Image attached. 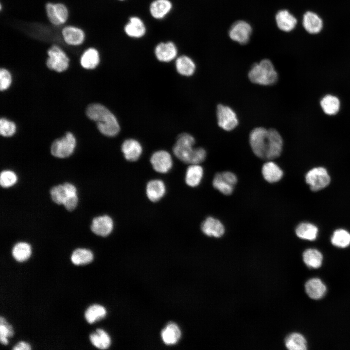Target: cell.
Wrapping results in <instances>:
<instances>
[{
	"instance_id": "484cf974",
	"label": "cell",
	"mask_w": 350,
	"mask_h": 350,
	"mask_svg": "<svg viewBox=\"0 0 350 350\" xmlns=\"http://www.w3.org/2000/svg\"><path fill=\"white\" fill-rule=\"evenodd\" d=\"M161 336L164 343L169 345H173L179 340L181 332L176 324L170 323L162 331Z\"/></svg>"
},
{
	"instance_id": "6da1fadb",
	"label": "cell",
	"mask_w": 350,
	"mask_h": 350,
	"mask_svg": "<svg viewBox=\"0 0 350 350\" xmlns=\"http://www.w3.org/2000/svg\"><path fill=\"white\" fill-rule=\"evenodd\" d=\"M249 140L253 153L260 158L273 159L279 157L281 153L282 139L274 129L256 127L250 132Z\"/></svg>"
},
{
	"instance_id": "83f0119b",
	"label": "cell",
	"mask_w": 350,
	"mask_h": 350,
	"mask_svg": "<svg viewBox=\"0 0 350 350\" xmlns=\"http://www.w3.org/2000/svg\"><path fill=\"white\" fill-rule=\"evenodd\" d=\"M286 348L289 350H306L307 341L300 333L293 332L289 334L285 339Z\"/></svg>"
},
{
	"instance_id": "ee69618b",
	"label": "cell",
	"mask_w": 350,
	"mask_h": 350,
	"mask_svg": "<svg viewBox=\"0 0 350 350\" xmlns=\"http://www.w3.org/2000/svg\"><path fill=\"white\" fill-rule=\"evenodd\" d=\"M223 177L230 184L234 186L237 183V178L236 175L230 172H224L221 173Z\"/></svg>"
},
{
	"instance_id": "ac0fdd59",
	"label": "cell",
	"mask_w": 350,
	"mask_h": 350,
	"mask_svg": "<svg viewBox=\"0 0 350 350\" xmlns=\"http://www.w3.org/2000/svg\"><path fill=\"white\" fill-rule=\"evenodd\" d=\"M142 147L136 140H126L122 145V151L125 158L131 162L137 160L142 153Z\"/></svg>"
},
{
	"instance_id": "9c48e42d",
	"label": "cell",
	"mask_w": 350,
	"mask_h": 350,
	"mask_svg": "<svg viewBox=\"0 0 350 350\" xmlns=\"http://www.w3.org/2000/svg\"><path fill=\"white\" fill-rule=\"evenodd\" d=\"M216 115L218 125L226 131L233 130L238 124L237 115L230 107L218 105L216 109Z\"/></svg>"
},
{
	"instance_id": "7a4b0ae2",
	"label": "cell",
	"mask_w": 350,
	"mask_h": 350,
	"mask_svg": "<svg viewBox=\"0 0 350 350\" xmlns=\"http://www.w3.org/2000/svg\"><path fill=\"white\" fill-rule=\"evenodd\" d=\"M194 138L190 134L183 133L179 134L173 147V153L181 161L190 164L202 162L206 158V152L202 147L194 148Z\"/></svg>"
},
{
	"instance_id": "4dcf8cb0",
	"label": "cell",
	"mask_w": 350,
	"mask_h": 350,
	"mask_svg": "<svg viewBox=\"0 0 350 350\" xmlns=\"http://www.w3.org/2000/svg\"><path fill=\"white\" fill-rule=\"evenodd\" d=\"M317 232V228L315 225L308 223L299 224L296 229V234L299 238L310 241L316 239Z\"/></svg>"
},
{
	"instance_id": "2e32d148",
	"label": "cell",
	"mask_w": 350,
	"mask_h": 350,
	"mask_svg": "<svg viewBox=\"0 0 350 350\" xmlns=\"http://www.w3.org/2000/svg\"><path fill=\"white\" fill-rule=\"evenodd\" d=\"M166 192V186L160 179L150 180L146 186V194L151 202H156L161 199Z\"/></svg>"
},
{
	"instance_id": "f546056e",
	"label": "cell",
	"mask_w": 350,
	"mask_h": 350,
	"mask_svg": "<svg viewBox=\"0 0 350 350\" xmlns=\"http://www.w3.org/2000/svg\"><path fill=\"white\" fill-rule=\"evenodd\" d=\"M89 339L95 347L102 350L107 349L111 343L109 335L101 329H97L95 332L92 333L89 336Z\"/></svg>"
},
{
	"instance_id": "d590c367",
	"label": "cell",
	"mask_w": 350,
	"mask_h": 350,
	"mask_svg": "<svg viewBox=\"0 0 350 350\" xmlns=\"http://www.w3.org/2000/svg\"><path fill=\"white\" fill-rule=\"evenodd\" d=\"M331 242L338 247H346L350 245V233L343 229L336 230L332 237Z\"/></svg>"
},
{
	"instance_id": "ba28073f",
	"label": "cell",
	"mask_w": 350,
	"mask_h": 350,
	"mask_svg": "<svg viewBox=\"0 0 350 350\" xmlns=\"http://www.w3.org/2000/svg\"><path fill=\"white\" fill-rule=\"evenodd\" d=\"M305 180L312 191H317L325 188L329 184L330 177L325 168L316 167L307 173Z\"/></svg>"
},
{
	"instance_id": "bcb514c9",
	"label": "cell",
	"mask_w": 350,
	"mask_h": 350,
	"mask_svg": "<svg viewBox=\"0 0 350 350\" xmlns=\"http://www.w3.org/2000/svg\"><path fill=\"white\" fill-rule=\"evenodd\" d=\"M120 0V1H123V0Z\"/></svg>"
},
{
	"instance_id": "9a60e30c",
	"label": "cell",
	"mask_w": 350,
	"mask_h": 350,
	"mask_svg": "<svg viewBox=\"0 0 350 350\" xmlns=\"http://www.w3.org/2000/svg\"><path fill=\"white\" fill-rule=\"evenodd\" d=\"M124 31L128 36L140 38L145 35L146 28L144 22L140 18L133 16L130 18L129 21L124 26Z\"/></svg>"
},
{
	"instance_id": "7c38bea8",
	"label": "cell",
	"mask_w": 350,
	"mask_h": 350,
	"mask_svg": "<svg viewBox=\"0 0 350 350\" xmlns=\"http://www.w3.org/2000/svg\"><path fill=\"white\" fill-rule=\"evenodd\" d=\"M251 32V27L247 22L239 20L232 25L229 31V35L233 41L245 44L248 42Z\"/></svg>"
},
{
	"instance_id": "d6a6232c",
	"label": "cell",
	"mask_w": 350,
	"mask_h": 350,
	"mask_svg": "<svg viewBox=\"0 0 350 350\" xmlns=\"http://www.w3.org/2000/svg\"><path fill=\"white\" fill-rule=\"evenodd\" d=\"M321 106L323 111L329 115L336 114L340 107V102L335 96L327 95L324 97L320 102Z\"/></svg>"
},
{
	"instance_id": "277c9868",
	"label": "cell",
	"mask_w": 350,
	"mask_h": 350,
	"mask_svg": "<svg viewBox=\"0 0 350 350\" xmlns=\"http://www.w3.org/2000/svg\"><path fill=\"white\" fill-rule=\"evenodd\" d=\"M248 78L254 84L270 86L277 81L278 75L271 61L265 59L253 64L248 72Z\"/></svg>"
},
{
	"instance_id": "8992f818",
	"label": "cell",
	"mask_w": 350,
	"mask_h": 350,
	"mask_svg": "<svg viewBox=\"0 0 350 350\" xmlns=\"http://www.w3.org/2000/svg\"><path fill=\"white\" fill-rule=\"evenodd\" d=\"M45 9L48 19L54 26L64 24L69 18V10L62 2H48L45 4Z\"/></svg>"
},
{
	"instance_id": "30bf717a",
	"label": "cell",
	"mask_w": 350,
	"mask_h": 350,
	"mask_svg": "<svg viewBox=\"0 0 350 350\" xmlns=\"http://www.w3.org/2000/svg\"><path fill=\"white\" fill-rule=\"evenodd\" d=\"M61 33L64 42L71 46L82 45L86 38L84 30L75 25H68L64 26L62 29Z\"/></svg>"
},
{
	"instance_id": "ab89813d",
	"label": "cell",
	"mask_w": 350,
	"mask_h": 350,
	"mask_svg": "<svg viewBox=\"0 0 350 350\" xmlns=\"http://www.w3.org/2000/svg\"><path fill=\"white\" fill-rule=\"evenodd\" d=\"M17 180L16 175L11 171H3L0 174V183L2 187H11L16 183Z\"/></svg>"
},
{
	"instance_id": "603a6c76",
	"label": "cell",
	"mask_w": 350,
	"mask_h": 350,
	"mask_svg": "<svg viewBox=\"0 0 350 350\" xmlns=\"http://www.w3.org/2000/svg\"><path fill=\"white\" fill-rule=\"evenodd\" d=\"M100 61L98 51L94 47H89L82 53L80 58V64L86 69H95Z\"/></svg>"
},
{
	"instance_id": "7bdbcfd3",
	"label": "cell",
	"mask_w": 350,
	"mask_h": 350,
	"mask_svg": "<svg viewBox=\"0 0 350 350\" xmlns=\"http://www.w3.org/2000/svg\"><path fill=\"white\" fill-rule=\"evenodd\" d=\"M78 203L77 194L67 195L63 202V205L69 211L73 210Z\"/></svg>"
},
{
	"instance_id": "74e56055",
	"label": "cell",
	"mask_w": 350,
	"mask_h": 350,
	"mask_svg": "<svg viewBox=\"0 0 350 350\" xmlns=\"http://www.w3.org/2000/svg\"><path fill=\"white\" fill-rule=\"evenodd\" d=\"M14 332L12 326L8 323L2 316L0 317V341L3 345L8 343L7 337H12Z\"/></svg>"
},
{
	"instance_id": "5bb4252c",
	"label": "cell",
	"mask_w": 350,
	"mask_h": 350,
	"mask_svg": "<svg viewBox=\"0 0 350 350\" xmlns=\"http://www.w3.org/2000/svg\"><path fill=\"white\" fill-rule=\"evenodd\" d=\"M157 58L161 62H169L174 60L177 54V49L172 41L158 43L155 49Z\"/></svg>"
},
{
	"instance_id": "3957f363",
	"label": "cell",
	"mask_w": 350,
	"mask_h": 350,
	"mask_svg": "<svg viewBox=\"0 0 350 350\" xmlns=\"http://www.w3.org/2000/svg\"><path fill=\"white\" fill-rule=\"evenodd\" d=\"M86 114L97 124L100 132L103 135L113 137L120 131L119 124L115 116L105 106L92 104L87 108Z\"/></svg>"
},
{
	"instance_id": "4316f807",
	"label": "cell",
	"mask_w": 350,
	"mask_h": 350,
	"mask_svg": "<svg viewBox=\"0 0 350 350\" xmlns=\"http://www.w3.org/2000/svg\"><path fill=\"white\" fill-rule=\"evenodd\" d=\"M175 66L179 74L186 76L192 75L195 70L194 62L186 55H181L178 57L175 61Z\"/></svg>"
},
{
	"instance_id": "52a82bcc",
	"label": "cell",
	"mask_w": 350,
	"mask_h": 350,
	"mask_svg": "<svg viewBox=\"0 0 350 350\" xmlns=\"http://www.w3.org/2000/svg\"><path fill=\"white\" fill-rule=\"evenodd\" d=\"M76 140L70 132L62 138L54 140L51 146L52 154L57 158H65L70 156L75 147Z\"/></svg>"
},
{
	"instance_id": "5b68a950",
	"label": "cell",
	"mask_w": 350,
	"mask_h": 350,
	"mask_svg": "<svg viewBox=\"0 0 350 350\" xmlns=\"http://www.w3.org/2000/svg\"><path fill=\"white\" fill-rule=\"evenodd\" d=\"M47 67L58 72L66 70L69 66L70 59L66 52L59 46L53 44L47 50Z\"/></svg>"
},
{
	"instance_id": "44dd1931",
	"label": "cell",
	"mask_w": 350,
	"mask_h": 350,
	"mask_svg": "<svg viewBox=\"0 0 350 350\" xmlns=\"http://www.w3.org/2000/svg\"><path fill=\"white\" fill-rule=\"evenodd\" d=\"M305 290L307 295L314 299L321 298L326 292V287L318 278L309 280L305 284Z\"/></svg>"
},
{
	"instance_id": "d6986e66",
	"label": "cell",
	"mask_w": 350,
	"mask_h": 350,
	"mask_svg": "<svg viewBox=\"0 0 350 350\" xmlns=\"http://www.w3.org/2000/svg\"><path fill=\"white\" fill-rule=\"evenodd\" d=\"M173 5L170 0H154L149 6L151 16L157 19L166 17L172 9Z\"/></svg>"
},
{
	"instance_id": "d4e9b609",
	"label": "cell",
	"mask_w": 350,
	"mask_h": 350,
	"mask_svg": "<svg viewBox=\"0 0 350 350\" xmlns=\"http://www.w3.org/2000/svg\"><path fill=\"white\" fill-rule=\"evenodd\" d=\"M203 175V168L197 164H191L187 168L185 181L187 185L192 187L197 186Z\"/></svg>"
},
{
	"instance_id": "836d02e7",
	"label": "cell",
	"mask_w": 350,
	"mask_h": 350,
	"mask_svg": "<svg viewBox=\"0 0 350 350\" xmlns=\"http://www.w3.org/2000/svg\"><path fill=\"white\" fill-rule=\"evenodd\" d=\"M93 259L92 252L89 249L77 248L71 256V261L75 265H83L90 263Z\"/></svg>"
},
{
	"instance_id": "e575fe53",
	"label": "cell",
	"mask_w": 350,
	"mask_h": 350,
	"mask_svg": "<svg viewBox=\"0 0 350 350\" xmlns=\"http://www.w3.org/2000/svg\"><path fill=\"white\" fill-rule=\"evenodd\" d=\"M106 314V311L104 307L99 304H93L86 310L85 317L88 323L92 324L104 318Z\"/></svg>"
},
{
	"instance_id": "cb8c5ba5",
	"label": "cell",
	"mask_w": 350,
	"mask_h": 350,
	"mask_svg": "<svg viewBox=\"0 0 350 350\" xmlns=\"http://www.w3.org/2000/svg\"><path fill=\"white\" fill-rule=\"evenodd\" d=\"M262 175L267 182L274 183L279 181L283 176V172L275 162L269 161L265 163L262 167Z\"/></svg>"
},
{
	"instance_id": "f1b7e54d",
	"label": "cell",
	"mask_w": 350,
	"mask_h": 350,
	"mask_svg": "<svg viewBox=\"0 0 350 350\" xmlns=\"http://www.w3.org/2000/svg\"><path fill=\"white\" fill-rule=\"evenodd\" d=\"M303 260L309 267L318 268L322 265L323 256L318 250L309 248L304 251Z\"/></svg>"
},
{
	"instance_id": "ffe728a7",
	"label": "cell",
	"mask_w": 350,
	"mask_h": 350,
	"mask_svg": "<svg viewBox=\"0 0 350 350\" xmlns=\"http://www.w3.org/2000/svg\"><path fill=\"white\" fill-rule=\"evenodd\" d=\"M302 24L305 30L311 34H318L323 28L322 19L318 15L312 11H307L304 14Z\"/></svg>"
},
{
	"instance_id": "f35d334b",
	"label": "cell",
	"mask_w": 350,
	"mask_h": 350,
	"mask_svg": "<svg viewBox=\"0 0 350 350\" xmlns=\"http://www.w3.org/2000/svg\"><path fill=\"white\" fill-rule=\"evenodd\" d=\"M52 200L57 204H63L67 193L64 185H59L52 187L50 191Z\"/></svg>"
},
{
	"instance_id": "b9f144b4",
	"label": "cell",
	"mask_w": 350,
	"mask_h": 350,
	"mask_svg": "<svg viewBox=\"0 0 350 350\" xmlns=\"http://www.w3.org/2000/svg\"><path fill=\"white\" fill-rule=\"evenodd\" d=\"M12 82L11 75L8 70L1 69L0 70V89L4 90L8 88Z\"/></svg>"
},
{
	"instance_id": "4fadbf2b",
	"label": "cell",
	"mask_w": 350,
	"mask_h": 350,
	"mask_svg": "<svg viewBox=\"0 0 350 350\" xmlns=\"http://www.w3.org/2000/svg\"><path fill=\"white\" fill-rule=\"evenodd\" d=\"M113 227L112 219L108 215H104L95 217L92 220L90 228L95 234L105 237L111 233Z\"/></svg>"
},
{
	"instance_id": "f6af8a7d",
	"label": "cell",
	"mask_w": 350,
	"mask_h": 350,
	"mask_svg": "<svg viewBox=\"0 0 350 350\" xmlns=\"http://www.w3.org/2000/svg\"><path fill=\"white\" fill-rule=\"evenodd\" d=\"M31 349L30 345L25 342L20 341L13 348L14 350H29Z\"/></svg>"
},
{
	"instance_id": "7402d4cb",
	"label": "cell",
	"mask_w": 350,
	"mask_h": 350,
	"mask_svg": "<svg viewBox=\"0 0 350 350\" xmlns=\"http://www.w3.org/2000/svg\"><path fill=\"white\" fill-rule=\"evenodd\" d=\"M276 21L279 28L284 32L293 30L297 23L296 18L286 10H280L277 13Z\"/></svg>"
},
{
	"instance_id": "8fae6325",
	"label": "cell",
	"mask_w": 350,
	"mask_h": 350,
	"mask_svg": "<svg viewBox=\"0 0 350 350\" xmlns=\"http://www.w3.org/2000/svg\"><path fill=\"white\" fill-rule=\"evenodd\" d=\"M150 162L154 170L161 174L167 173L173 166L172 157L165 150H159L153 153L150 158Z\"/></svg>"
},
{
	"instance_id": "60d3db41",
	"label": "cell",
	"mask_w": 350,
	"mask_h": 350,
	"mask_svg": "<svg viewBox=\"0 0 350 350\" xmlns=\"http://www.w3.org/2000/svg\"><path fill=\"white\" fill-rule=\"evenodd\" d=\"M16 130V126L12 122L5 118L0 120V133L4 137H10L13 135Z\"/></svg>"
},
{
	"instance_id": "e0dca14e",
	"label": "cell",
	"mask_w": 350,
	"mask_h": 350,
	"mask_svg": "<svg viewBox=\"0 0 350 350\" xmlns=\"http://www.w3.org/2000/svg\"><path fill=\"white\" fill-rule=\"evenodd\" d=\"M201 228L204 234L210 237L219 238L225 232V228L222 223L212 217L207 218L203 222Z\"/></svg>"
},
{
	"instance_id": "8d00e7d4",
	"label": "cell",
	"mask_w": 350,
	"mask_h": 350,
	"mask_svg": "<svg viewBox=\"0 0 350 350\" xmlns=\"http://www.w3.org/2000/svg\"><path fill=\"white\" fill-rule=\"evenodd\" d=\"M214 188L225 195L230 194L233 191V186L228 182L222 176L221 173L216 174L213 179Z\"/></svg>"
},
{
	"instance_id": "1f68e13d",
	"label": "cell",
	"mask_w": 350,
	"mask_h": 350,
	"mask_svg": "<svg viewBox=\"0 0 350 350\" xmlns=\"http://www.w3.org/2000/svg\"><path fill=\"white\" fill-rule=\"evenodd\" d=\"M30 245L26 242H19L13 247L12 254L18 262H23L28 260L31 255Z\"/></svg>"
}]
</instances>
